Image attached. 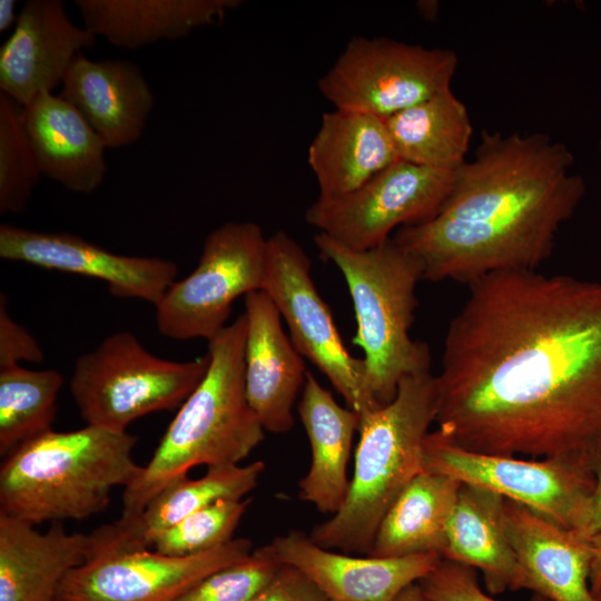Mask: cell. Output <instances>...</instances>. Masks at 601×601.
I'll return each instance as SVG.
<instances>
[{"label": "cell", "instance_id": "obj_24", "mask_svg": "<svg viewBox=\"0 0 601 601\" xmlns=\"http://www.w3.org/2000/svg\"><path fill=\"white\" fill-rule=\"evenodd\" d=\"M239 0H76L83 26L110 45L128 50L184 38L215 24Z\"/></svg>", "mask_w": 601, "mask_h": 601}, {"label": "cell", "instance_id": "obj_5", "mask_svg": "<svg viewBox=\"0 0 601 601\" xmlns=\"http://www.w3.org/2000/svg\"><path fill=\"white\" fill-rule=\"evenodd\" d=\"M436 408L435 375L426 371L403 378L390 403L361 415L347 497L338 512L312 529L315 543L368 554L383 516L424 471V443Z\"/></svg>", "mask_w": 601, "mask_h": 601}, {"label": "cell", "instance_id": "obj_4", "mask_svg": "<svg viewBox=\"0 0 601 601\" xmlns=\"http://www.w3.org/2000/svg\"><path fill=\"white\" fill-rule=\"evenodd\" d=\"M136 442L128 431L86 425L51 428L20 444L0 466V512L36 525L104 511L111 491L142 470L132 456Z\"/></svg>", "mask_w": 601, "mask_h": 601}, {"label": "cell", "instance_id": "obj_19", "mask_svg": "<svg viewBox=\"0 0 601 601\" xmlns=\"http://www.w3.org/2000/svg\"><path fill=\"white\" fill-rule=\"evenodd\" d=\"M61 95L79 109L107 149L139 140L155 104L137 65L120 59L92 60L83 55L70 67Z\"/></svg>", "mask_w": 601, "mask_h": 601}, {"label": "cell", "instance_id": "obj_37", "mask_svg": "<svg viewBox=\"0 0 601 601\" xmlns=\"http://www.w3.org/2000/svg\"><path fill=\"white\" fill-rule=\"evenodd\" d=\"M592 546V562L590 570V589L593 595L601 590V533L590 539Z\"/></svg>", "mask_w": 601, "mask_h": 601}, {"label": "cell", "instance_id": "obj_15", "mask_svg": "<svg viewBox=\"0 0 601 601\" xmlns=\"http://www.w3.org/2000/svg\"><path fill=\"white\" fill-rule=\"evenodd\" d=\"M96 36L76 24L61 0H29L0 48V90L22 107L53 92Z\"/></svg>", "mask_w": 601, "mask_h": 601}, {"label": "cell", "instance_id": "obj_25", "mask_svg": "<svg viewBox=\"0 0 601 601\" xmlns=\"http://www.w3.org/2000/svg\"><path fill=\"white\" fill-rule=\"evenodd\" d=\"M442 559L480 570L490 594L523 589V577L504 525V497L462 483Z\"/></svg>", "mask_w": 601, "mask_h": 601}, {"label": "cell", "instance_id": "obj_32", "mask_svg": "<svg viewBox=\"0 0 601 601\" xmlns=\"http://www.w3.org/2000/svg\"><path fill=\"white\" fill-rule=\"evenodd\" d=\"M282 561L272 543L207 575L177 601H250L276 574Z\"/></svg>", "mask_w": 601, "mask_h": 601}, {"label": "cell", "instance_id": "obj_9", "mask_svg": "<svg viewBox=\"0 0 601 601\" xmlns=\"http://www.w3.org/2000/svg\"><path fill=\"white\" fill-rule=\"evenodd\" d=\"M591 451L543 459L483 454L436 430L425 439L424 470L493 491L581 533L594 491Z\"/></svg>", "mask_w": 601, "mask_h": 601}, {"label": "cell", "instance_id": "obj_39", "mask_svg": "<svg viewBox=\"0 0 601 601\" xmlns=\"http://www.w3.org/2000/svg\"><path fill=\"white\" fill-rule=\"evenodd\" d=\"M396 601H427L417 583L405 588Z\"/></svg>", "mask_w": 601, "mask_h": 601}, {"label": "cell", "instance_id": "obj_22", "mask_svg": "<svg viewBox=\"0 0 601 601\" xmlns=\"http://www.w3.org/2000/svg\"><path fill=\"white\" fill-rule=\"evenodd\" d=\"M307 160L321 198L347 195L398 160L385 120L356 111L324 112Z\"/></svg>", "mask_w": 601, "mask_h": 601}, {"label": "cell", "instance_id": "obj_29", "mask_svg": "<svg viewBox=\"0 0 601 601\" xmlns=\"http://www.w3.org/2000/svg\"><path fill=\"white\" fill-rule=\"evenodd\" d=\"M63 385L53 368L0 367V455L51 430Z\"/></svg>", "mask_w": 601, "mask_h": 601}, {"label": "cell", "instance_id": "obj_27", "mask_svg": "<svg viewBox=\"0 0 601 601\" xmlns=\"http://www.w3.org/2000/svg\"><path fill=\"white\" fill-rule=\"evenodd\" d=\"M384 120L398 159L446 171L466 161L473 127L451 88Z\"/></svg>", "mask_w": 601, "mask_h": 601}, {"label": "cell", "instance_id": "obj_31", "mask_svg": "<svg viewBox=\"0 0 601 601\" xmlns=\"http://www.w3.org/2000/svg\"><path fill=\"white\" fill-rule=\"evenodd\" d=\"M250 499L221 500L206 506L158 534L154 550L173 556L199 554L233 540Z\"/></svg>", "mask_w": 601, "mask_h": 601}, {"label": "cell", "instance_id": "obj_34", "mask_svg": "<svg viewBox=\"0 0 601 601\" xmlns=\"http://www.w3.org/2000/svg\"><path fill=\"white\" fill-rule=\"evenodd\" d=\"M43 349L28 329L14 321L8 311L7 298L0 294V367L20 362L41 363Z\"/></svg>", "mask_w": 601, "mask_h": 601}, {"label": "cell", "instance_id": "obj_21", "mask_svg": "<svg viewBox=\"0 0 601 601\" xmlns=\"http://www.w3.org/2000/svg\"><path fill=\"white\" fill-rule=\"evenodd\" d=\"M42 176L77 194H91L107 173L106 145L61 93L46 92L22 107Z\"/></svg>", "mask_w": 601, "mask_h": 601}, {"label": "cell", "instance_id": "obj_26", "mask_svg": "<svg viewBox=\"0 0 601 601\" xmlns=\"http://www.w3.org/2000/svg\"><path fill=\"white\" fill-rule=\"evenodd\" d=\"M461 484L425 470L417 474L383 516L367 555H441Z\"/></svg>", "mask_w": 601, "mask_h": 601}, {"label": "cell", "instance_id": "obj_16", "mask_svg": "<svg viewBox=\"0 0 601 601\" xmlns=\"http://www.w3.org/2000/svg\"><path fill=\"white\" fill-rule=\"evenodd\" d=\"M246 338L244 380L248 403L265 431L294 426L293 408L305 384L304 357L286 335L282 316L263 289L244 296Z\"/></svg>", "mask_w": 601, "mask_h": 601}, {"label": "cell", "instance_id": "obj_36", "mask_svg": "<svg viewBox=\"0 0 601 601\" xmlns=\"http://www.w3.org/2000/svg\"><path fill=\"white\" fill-rule=\"evenodd\" d=\"M590 462L594 475V491L587 522L580 533L588 539L601 533V442L592 449Z\"/></svg>", "mask_w": 601, "mask_h": 601}, {"label": "cell", "instance_id": "obj_41", "mask_svg": "<svg viewBox=\"0 0 601 601\" xmlns=\"http://www.w3.org/2000/svg\"><path fill=\"white\" fill-rule=\"evenodd\" d=\"M597 601H601V590L594 594Z\"/></svg>", "mask_w": 601, "mask_h": 601}, {"label": "cell", "instance_id": "obj_13", "mask_svg": "<svg viewBox=\"0 0 601 601\" xmlns=\"http://www.w3.org/2000/svg\"><path fill=\"white\" fill-rule=\"evenodd\" d=\"M455 171L396 160L356 190L317 199L306 221L354 249H370L390 240L400 227L432 219L449 198Z\"/></svg>", "mask_w": 601, "mask_h": 601}, {"label": "cell", "instance_id": "obj_40", "mask_svg": "<svg viewBox=\"0 0 601 601\" xmlns=\"http://www.w3.org/2000/svg\"><path fill=\"white\" fill-rule=\"evenodd\" d=\"M423 4H418L421 9V13H423L425 17H428V14L433 16L436 13L435 11V2L424 1Z\"/></svg>", "mask_w": 601, "mask_h": 601}, {"label": "cell", "instance_id": "obj_10", "mask_svg": "<svg viewBox=\"0 0 601 601\" xmlns=\"http://www.w3.org/2000/svg\"><path fill=\"white\" fill-rule=\"evenodd\" d=\"M267 237L252 221H228L206 237L195 269L154 305L161 335L207 342L227 325L239 296L263 288Z\"/></svg>", "mask_w": 601, "mask_h": 601}, {"label": "cell", "instance_id": "obj_33", "mask_svg": "<svg viewBox=\"0 0 601 601\" xmlns=\"http://www.w3.org/2000/svg\"><path fill=\"white\" fill-rule=\"evenodd\" d=\"M417 584L427 601H499L482 590L475 569L442 558ZM529 601L552 600L533 593Z\"/></svg>", "mask_w": 601, "mask_h": 601}, {"label": "cell", "instance_id": "obj_12", "mask_svg": "<svg viewBox=\"0 0 601 601\" xmlns=\"http://www.w3.org/2000/svg\"><path fill=\"white\" fill-rule=\"evenodd\" d=\"M304 248L285 230L267 237L263 290L267 293L289 329L299 354L314 364L361 415L377 408L367 386L363 358L349 354L328 305L311 274Z\"/></svg>", "mask_w": 601, "mask_h": 601}, {"label": "cell", "instance_id": "obj_6", "mask_svg": "<svg viewBox=\"0 0 601 601\" xmlns=\"http://www.w3.org/2000/svg\"><path fill=\"white\" fill-rule=\"evenodd\" d=\"M314 242L346 280L357 324L353 343L364 352L372 398L383 406L403 378L430 371L427 345L410 336L422 264L393 238L370 249L347 247L319 231Z\"/></svg>", "mask_w": 601, "mask_h": 601}, {"label": "cell", "instance_id": "obj_1", "mask_svg": "<svg viewBox=\"0 0 601 601\" xmlns=\"http://www.w3.org/2000/svg\"><path fill=\"white\" fill-rule=\"evenodd\" d=\"M449 324L437 431L476 453L543 459L601 442V282L485 275Z\"/></svg>", "mask_w": 601, "mask_h": 601}, {"label": "cell", "instance_id": "obj_38", "mask_svg": "<svg viewBox=\"0 0 601 601\" xmlns=\"http://www.w3.org/2000/svg\"><path fill=\"white\" fill-rule=\"evenodd\" d=\"M20 11L17 10L16 0H1L0 1V32H7L13 30L18 22Z\"/></svg>", "mask_w": 601, "mask_h": 601}, {"label": "cell", "instance_id": "obj_3", "mask_svg": "<svg viewBox=\"0 0 601 601\" xmlns=\"http://www.w3.org/2000/svg\"><path fill=\"white\" fill-rule=\"evenodd\" d=\"M246 317L208 341V370L179 406L147 465L124 489L122 516L139 515L167 485L199 465L238 464L264 440L244 380Z\"/></svg>", "mask_w": 601, "mask_h": 601}, {"label": "cell", "instance_id": "obj_8", "mask_svg": "<svg viewBox=\"0 0 601 601\" xmlns=\"http://www.w3.org/2000/svg\"><path fill=\"white\" fill-rule=\"evenodd\" d=\"M89 534L88 559L67 575L57 601H177L254 550L250 540L238 538L199 554L167 555L136 548L130 525L120 518Z\"/></svg>", "mask_w": 601, "mask_h": 601}, {"label": "cell", "instance_id": "obj_14", "mask_svg": "<svg viewBox=\"0 0 601 601\" xmlns=\"http://www.w3.org/2000/svg\"><path fill=\"white\" fill-rule=\"evenodd\" d=\"M0 258L98 278L118 297L155 305L176 280L177 264L158 257L111 253L69 233L0 226Z\"/></svg>", "mask_w": 601, "mask_h": 601}, {"label": "cell", "instance_id": "obj_20", "mask_svg": "<svg viewBox=\"0 0 601 601\" xmlns=\"http://www.w3.org/2000/svg\"><path fill=\"white\" fill-rule=\"evenodd\" d=\"M90 534L53 522L46 532L0 512V601H57L67 575L83 564Z\"/></svg>", "mask_w": 601, "mask_h": 601}, {"label": "cell", "instance_id": "obj_7", "mask_svg": "<svg viewBox=\"0 0 601 601\" xmlns=\"http://www.w3.org/2000/svg\"><path fill=\"white\" fill-rule=\"evenodd\" d=\"M208 366V354L186 362L164 359L121 331L76 359L70 392L87 425L126 432L145 415L179 407Z\"/></svg>", "mask_w": 601, "mask_h": 601}, {"label": "cell", "instance_id": "obj_30", "mask_svg": "<svg viewBox=\"0 0 601 601\" xmlns=\"http://www.w3.org/2000/svg\"><path fill=\"white\" fill-rule=\"evenodd\" d=\"M22 106L0 92V213H22L42 176Z\"/></svg>", "mask_w": 601, "mask_h": 601}, {"label": "cell", "instance_id": "obj_23", "mask_svg": "<svg viewBox=\"0 0 601 601\" xmlns=\"http://www.w3.org/2000/svg\"><path fill=\"white\" fill-rule=\"evenodd\" d=\"M302 391L297 412L309 441L312 463L298 484L299 497L333 515L349 491L347 466L361 414L339 405L311 372Z\"/></svg>", "mask_w": 601, "mask_h": 601}, {"label": "cell", "instance_id": "obj_28", "mask_svg": "<svg viewBox=\"0 0 601 601\" xmlns=\"http://www.w3.org/2000/svg\"><path fill=\"white\" fill-rule=\"evenodd\" d=\"M265 463L207 467L198 479L181 477L161 490L138 515L145 541L154 539L186 516L221 500H243L258 484Z\"/></svg>", "mask_w": 601, "mask_h": 601}, {"label": "cell", "instance_id": "obj_42", "mask_svg": "<svg viewBox=\"0 0 601 601\" xmlns=\"http://www.w3.org/2000/svg\"><path fill=\"white\" fill-rule=\"evenodd\" d=\"M600 157H601V140H600Z\"/></svg>", "mask_w": 601, "mask_h": 601}, {"label": "cell", "instance_id": "obj_11", "mask_svg": "<svg viewBox=\"0 0 601 601\" xmlns=\"http://www.w3.org/2000/svg\"><path fill=\"white\" fill-rule=\"evenodd\" d=\"M457 62L452 49L359 36L317 86L335 109L386 119L451 88Z\"/></svg>", "mask_w": 601, "mask_h": 601}, {"label": "cell", "instance_id": "obj_17", "mask_svg": "<svg viewBox=\"0 0 601 601\" xmlns=\"http://www.w3.org/2000/svg\"><path fill=\"white\" fill-rule=\"evenodd\" d=\"M282 563L308 575L328 601H396L401 592L432 571L441 555L356 556L325 549L302 531L290 530L272 542Z\"/></svg>", "mask_w": 601, "mask_h": 601}, {"label": "cell", "instance_id": "obj_18", "mask_svg": "<svg viewBox=\"0 0 601 601\" xmlns=\"http://www.w3.org/2000/svg\"><path fill=\"white\" fill-rule=\"evenodd\" d=\"M504 525L523 589L552 601H597L590 589V539L548 516L504 499Z\"/></svg>", "mask_w": 601, "mask_h": 601}, {"label": "cell", "instance_id": "obj_35", "mask_svg": "<svg viewBox=\"0 0 601 601\" xmlns=\"http://www.w3.org/2000/svg\"><path fill=\"white\" fill-rule=\"evenodd\" d=\"M250 601H328L321 588L299 569L283 563Z\"/></svg>", "mask_w": 601, "mask_h": 601}, {"label": "cell", "instance_id": "obj_2", "mask_svg": "<svg viewBox=\"0 0 601 601\" xmlns=\"http://www.w3.org/2000/svg\"><path fill=\"white\" fill-rule=\"evenodd\" d=\"M573 162L571 150L548 135L484 130L436 216L400 228L393 239L431 282L535 270L585 194Z\"/></svg>", "mask_w": 601, "mask_h": 601}]
</instances>
